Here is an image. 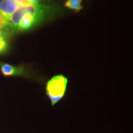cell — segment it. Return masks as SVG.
<instances>
[{"instance_id": "cell-3", "label": "cell", "mask_w": 133, "mask_h": 133, "mask_svg": "<svg viewBox=\"0 0 133 133\" xmlns=\"http://www.w3.org/2000/svg\"><path fill=\"white\" fill-rule=\"evenodd\" d=\"M17 9L14 0H4L0 4V17L8 22L9 17Z\"/></svg>"}, {"instance_id": "cell-1", "label": "cell", "mask_w": 133, "mask_h": 133, "mask_svg": "<svg viewBox=\"0 0 133 133\" xmlns=\"http://www.w3.org/2000/svg\"><path fill=\"white\" fill-rule=\"evenodd\" d=\"M53 8L50 0H38L34 4L20 6L9 17L7 26L18 31L28 30L46 19Z\"/></svg>"}, {"instance_id": "cell-2", "label": "cell", "mask_w": 133, "mask_h": 133, "mask_svg": "<svg viewBox=\"0 0 133 133\" xmlns=\"http://www.w3.org/2000/svg\"><path fill=\"white\" fill-rule=\"evenodd\" d=\"M67 83V78L62 75L54 76L48 81L46 84V94L52 105L64 96Z\"/></svg>"}, {"instance_id": "cell-4", "label": "cell", "mask_w": 133, "mask_h": 133, "mask_svg": "<svg viewBox=\"0 0 133 133\" xmlns=\"http://www.w3.org/2000/svg\"><path fill=\"white\" fill-rule=\"evenodd\" d=\"M0 70L1 74L6 76L21 75L24 72L22 66H16L3 62H0Z\"/></svg>"}, {"instance_id": "cell-6", "label": "cell", "mask_w": 133, "mask_h": 133, "mask_svg": "<svg viewBox=\"0 0 133 133\" xmlns=\"http://www.w3.org/2000/svg\"><path fill=\"white\" fill-rule=\"evenodd\" d=\"M7 48V43H6V41H5L4 38L3 37L2 32H1V31H0V53L6 51Z\"/></svg>"}, {"instance_id": "cell-7", "label": "cell", "mask_w": 133, "mask_h": 133, "mask_svg": "<svg viewBox=\"0 0 133 133\" xmlns=\"http://www.w3.org/2000/svg\"><path fill=\"white\" fill-rule=\"evenodd\" d=\"M4 1V0H0V4H1V3H2Z\"/></svg>"}, {"instance_id": "cell-5", "label": "cell", "mask_w": 133, "mask_h": 133, "mask_svg": "<svg viewBox=\"0 0 133 133\" xmlns=\"http://www.w3.org/2000/svg\"><path fill=\"white\" fill-rule=\"evenodd\" d=\"M82 0H66L65 3V7L72 9L75 12H78L83 9L81 5Z\"/></svg>"}]
</instances>
